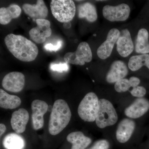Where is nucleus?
<instances>
[{"mask_svg":"<svg viewBox=\"0 0 149 149\" xmlns=\"http://www.w3.org/2000/svg\"><path fill=\"white\" fill-rule=\"evenodd\" d=\"M136 124L133 120L124 118L120 121L116 132V138L120 143H126L130 139L135 130Z\"/></svg>","mask_w":149,"mask_h":149,"instance_id":"17","label":"nucleus"},{"mask_svg":"<svg viewBox=\"0 0 149 149\" xmlns=\"http://www.w3.org/2000/svg\"><path fill=\"white\" fill-rule=\"evenodd\" d=\"M50 8L54 17L61 23L71 21L76 13V6L72 0H52Z\"/></svg>","mask_w":149,"mask_h":149,"instance_id":"3","label":"nucleus"},{"mask_svg":"<svg viewBox=\"0 0 149 149\" xmlns=\"http://www.w3.org/2000/svg\"><path fill=\"white\" fill-rule=\"evenodd\" d=\"M25 141L16 133L8 134L3 140V145L6 149H24Z\"/></svg>","mask_w":149,"mask_h":149,"instance_id":"23","label":"nucleus"},{"mask_svg":"<svg viewBox=\"0 0 149 149\" xmlns=\"http://www.w3.org/2000/svg\"><path fill=\"white\" fill-rule=\"evenodd\" d=\"M51 69L52 70L56 72H67L69 69V65L66 63H60L59 64H52Z\"/></svg>","mask_w":149,"mask_h":149,"instance_id":"27","label":"nucleus"},{"mask_svg":"<svg viewBox=\"0 0 149 149\" xmlns=\"http://www.w3.org/2000/svg\"><path fill=\"white\" fill-rule=\"evenodd\" d=\"M129 80L131 85V87L133 88L139 86L141 82L140 79L138 77H130Z\"/></svg>","mask_w":149,"mask_h":149,"instance_id":"30","label":"nucleus"},{"mask_svg":"<svg viewBox=\"0 0 149 149\" xmlns=\"http://www.w3.org/2000/svg\"><path fill=\"white\" fill-rule=\"evenodd\" d=\"M29 119V114L27 110L19 109L12 115L10 120L12 128L17 134H21L25 131Z\"/></svg>","mask_w":149,"mask_h":149,"instance_id":"16","label":"nucleus"},{"mask_svg":"<svg viewBox=\"0 0 149 149\" xmlns=\"http://www.w3.org/2000/svg\"><path fill=\"white\" fill-rule=\"evenodd\" d=\"M130 6L125 3L115 6L107 5L104 6L102 9L104 18L111 22L126 21L130 16Z\"/></svg>","mask_w":149,"mask_h":149,"instance_id":"7","label":"nucleus"},{"mask_svg":"<svg viewBox=\"0 0 149 149\" xmlns=\"http://www.w3.org/2000/svg\"><path fill=\"white\" fill-rule=\"evenodd\" d=\"M131 87L129 80L123 78L115 83L114 88L118 93H124L128 91Z\"/></svg>","mask_w":149,"mask_h":149,"instance_id":"25","label":"nucleus"},{"mask_svg":"<svg viewBox=\"0 0 149 149\" xmlns=\"http://www.w3.org/2000/svg\"><path fill=\"white\" fill-rule=\"evenodd\" d=\"M120 32L117 28L111 29L107 35L106 40L97 50V55L102 60L106 59L111 56L115 44L120 35Z\"/></svg>","mask_w":149,"mask_h":149,"instance_id":"10","label":"nucleus"},{"mask_svg":"<svg viewBox=\"0 0 149 149\" xmlns=\"http://www.w3.org/2000/svg\"><path fill=\"white\" fill-rule=\"evenodd\" d=\"M128 73V67L124 62L120 60L115 61L111 65L106 79L108 83H115L125 78Z\"/></svg>","mask_w":149,"mask_h":149,"instance_id":"13","label":"nucleus"},{"mask_svg":"<svg viewBox=\"0 0 149 149\" xmlns=\"http://www.w3.org/2000/svg\"><path fill=\"white\" fill-rule=\"evenodd\" d=\"M22 9L27 15L33 19H45L47 17L48 10L43 0H38L35 4H24Z\"/></svg>","mask_w":149,"mask_h":149,"instance_id":"15","label":"nucleus"},{"mask_svg":"<svg viewBox=\"0 0 149 149\" xmlns=\"http://www.w3.org/2000/svg\"><path fill=\"white\" fill-rule=\"evenodd\" d=\"M116 50L121 57L126 58L132 53L134 45L130 32L128 29H123L116 42Z\"/></svg>","mask_w":149,"mask_h":149,"instance_id":"12","label":"nucleus"},{"mask_svg":"<svg viewBox=\"0 0 149 149\" xmlns=\"http://www.w3.org/2000/svg\"><path fill=\"white\" fill-rule=\"evenodd\" d=\"M149 35L148 30L141 28L137 34L135 51L137 53L144 54L149 53Z\"/></svg>","mask_w":149,"mask_h":149,"instance_id":"20","label":"nucleus"},{"mask_svg":"<svg viewBox=\"0 0 149 149\" xmlns=\"http://www.w3.org/2000/svg\"><path fill=\"white\" fill-rule=\"evenodd\" d=\"M109 144L106 140H101L97 141L94 145L89 149H109Z\"/></svg>","mask_w":149,"mask_h":149,"instance_id":"28","label":"nucleus"},{"mask_svg":"<svg viewBox=\"0 0 149 149\" xmlns=\"http://www.w3.org/2000/svg\"><path fill=\"white\" fill-rule=\"evenodd\" d=\"M66 139L68 142L72 144L71 149H85L92 142L90 138L85 136L80 131L70 133Z\"/></svg>","mask_w":149,"mask_h":149,"instance_id":"19","label":"nucleus"},{"mask_svg":"<svg viewBox=\"0 0 149 149\" xmlns=\"http://www.w3.org/2000/svg\"><path fill=\"white\" fill-rule=\"evenodd\" d=\"M78 17L85 18L88 22H94L98 18L95 6L90 2H85L80 5L78 8Z\"/></svg>","mask_w":149,"mask_h":149,"instance_id":"21","label":"nucleus"},{"mask_svg":"<svg viewBox=\"0 0 149 149\" xmlns=\"http://www.w3.org/2000/svg\"><path fill=\"white\" fill-rule=\"evenodd\" d=\"M63 45V42L61 41H59L58 42L56 45H54L53 44L49 43V44H46L44 46L45 49L47 51H49L52 52H56L60 49L62 47Z\"/></svg>","mask_w":149,"mask_h":149,"instance_id":"29","label":"nucleus"},{"mask_svg":"<svg viewBox=\"0 0 149 149\" xmlns=\"http://www.w3.org/2000/svg\"><path fill=\"white\" fill-rule=\"evenodd\" d=\"M6 125L3 123H1L0 124V136H1V137L6 132Z\"/></svg>","mask_w":149,"mask_h":149,"instance_id":"31","label":"nucleus"},{"mask_svg":"<svg viewBox=\"0 0 149 149\" xmlns=\"http://www.w3.org/2000/svg\"><path fill=\"white\" fill-rule=\"evenodd\" d=\"M21 100L17 96L10 95L3 89H0V107L5 109H13L18 107Z\"/></svg>","mask_w":149,"mask_h":149,"instance_id":"22","label":"nucleus"},{"mask_svg":"<svg viewBox=\"0 0 149 149\" xmlns=\"http://www.w3.org/2000/svg\"><path fill=\"white\" fill-rule=\"evenodd\" d=\"M99 109L98 98L95 93L91 92L88 93L80 102L77 112L82 120L93 122L96 120Z\"/></svg>","mask_w":149,"mask_h":149,"instance_id":"4","label":"nucleus"},{"mask_svg":"<svg viewBox=\"0 0 149 149\" xmlns=\"http://www.w3.org/2000/svg\"><path fill=\"white\" fill-rule=\"evenodd\" d=\"M118 117L114 107L110 102L104 99L99 100L98 113L96 118L97 126L101 128L114 125Z\"/></svg>","mask_w":149,"mask_h":149,"instance_id":"5","label":"nucleus"},{"mask_svg":"<svg viewBox=\"0 0 149 149\" xmlns=\"http://www.w3.org/2000/svg\"><path fill=\"white\" fill-rule=\"evenodd\" d=\"M4 41L8 50L20 61H32L38 56L39 50L37 45L22 35L8 34Z\"/></svg>","mask_w":149,"mask_h":149,"instance_id":"1","label":"nucleus"},{"mask_svg":"<svg viewBox=\"0 0 149 149\" xmlns=\"http://www.w3.org/2000/svg\"><path fill=\"white\" fill-rule=\"evenodd\" d=\"M22 12L21 8L17 5L12 4L7 8H0V23L3 25L9 24L14 19L20 16Z\"/></svg>","mask_w":149,"mask_h":149,"instance_id":"18","label":"nucleus"},{"mask_svg":"<svg viewBox=\"0 0 149 149\" xmlns=\"http://www.w3.org/2000/svg\"><path fill=\"white\" fill-rule=\"evenodd\" d=\"M48 108V104L44 101L36 100L32 102L31 104L32 125L35 130H39L44 126V116L47 111Z\"/></svg>","mask_w":149,"mask_h":149,"instance_id":"11","label":"nucleus"},{"mask_svg":"<svg viewBox=\"0 0 149 149\" xmlns=\"http://www.w3.org/2000/svg\"><path fill=\"white\" fill-rule=\"evenodd\" d=\"M149 109V101L144 97L138 98L125 110V114L131 118H137L144 115Z\"/></svg>","mask_w":149,"mask_h":149,"instance_id":"14","label":"nucleus"},{"mask_svg":"<svg viewBox=\"0 0 149 149\" xmlns=\"http://www.w3.org/2000/svg\"><path fill=\"white\" fill-rule=\"evenodd\" d=\"M64 59L65 63L68 64L83 65L85 63H88L92 61V50L88 43L82 42L78 45L75 52L65 54Z\"/></svg>","mask_w":149,"mask_h":149,"instance_id":"6","label":"nucleus"},{"mask_svg":"<svg viewBox=\"0 0 149 149\" xmlns=\"http://www.w3.org/2000/svg\"><path fill=\"white\" fill-rule=\"evenodd\" d=\"M71 111L68 104L61 99L54 103L49 120V133L53 136L58 135L67 126L71 119Z\"/></svg>","mask_w":149,"mask_h":149,"instance_id":"2","label":"nucleus"},{"mask_svg":"<svg viewBox=\"0 0 149 149\" xmlns=\"http://www.w3.org/2000/svg\"><path fill=\"white\" fill-rule=\"evenodd\" d=\"M143 66H146L149 69V54L133 56L129 59L128 67L131 71H137Z\"/></svg>","mask_w":149,"mask_h":149,"instance_id":"24","label":"nucleus"},{"mask_svg":"<svg viewBox=\"0 0 149 149\" xmlns=\"http://www.w3.org/2000/svg\"><path fill=\"white\" fill-rule=\"evenodd\" d=\"M130 94L133 97L138 98L143 97L146 94V88L143 86H138L133 88L130 91Z\"/></svg>","mask_w":149,"mask_h":149,"instance_id":"26","label":"nucleus"},{"mask_svg":"<svg viewBox=\"0 0 149 149\" xmlns=\"http://www.w3.org/2000/svg\"><path fill=\"white\" fill-rule=\"evenodd\" d=\"M25 76L19 72H12L6 75L3 78L2 85L6 91L18 93L22 91L25 84Z\"/></svg>","mask_w":149,"mask_h":149,"instance_id":"9","label":"nucleus"},{"mask_svg":"<svg viewBox=\"0 0 149 149\" xmlns=\"http://www.w3.org/2000/svg\"><path fill=\"white\" fill-rule=\"evenodd\" d=\"M36 22L37 26L29 30V36L35 43L42 44L52 35L51 23L49 20L46 19H37Z\"/></svg>","mask_w":149,"mask_h":149,"instance_id":"8","label":"nucleus"}]
</instances>
